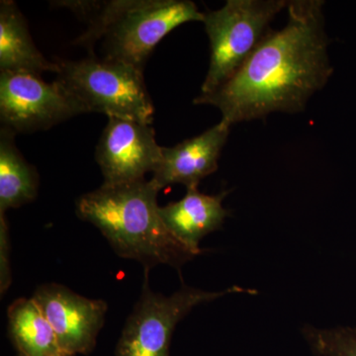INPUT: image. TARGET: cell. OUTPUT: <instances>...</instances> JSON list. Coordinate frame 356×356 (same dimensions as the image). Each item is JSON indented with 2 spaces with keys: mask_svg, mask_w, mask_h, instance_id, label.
Here are the masks:
<instances>
[{
  "mask_svg": "<svg viewBox=\"0 0 356 356\" xmlns=\"http://www.w3.org/2000/svg\"><path fill=\"white\" fill-rule=\"evenodd\" d=\"M16 134L0 131V214L32 202L37 197L39 175L16 147Z\"/></svg>",
  "mask_w": 356,
  "mask_h": 356,
  "instance_id": "obj_13",
  "label": "cell"
},
{
  "mask_svg": "<svg viewBox=\"0 0 356 356\" xmlns=\"http://www.w3.org/2000/svg\"><path fill=\"white\" fill-rule=\"evenodd\" d=\"M161 149L151 125L109 117L96 147L95 159L103 184H130L146 179L161 159Z\"/></svg>",
  "mask_w": 356,
  "mask_h": 356,
  "instance_id": "obj_8",
  "label": "cell"
},
{
  "mask_svg": "<svg viewBox=\"0 0 356 356\" xmlns=\"http://www.w3.org/2000/svg\"><path fill=\"white\" fill-rule=\"evenodd\" d=\"M57 79L79 100L86 111L151 125L154 107L147 92L144 70L89 55L79 60H57Z\"/></svg>",
  "mask_w": 356,
  "mask_h": 356,
  "instance_id": "obj_4",
  "label": "cell"
},
{
  "mask_svg": "<svg viewBox=\"0 0 356 356\" xmlns=\"http://www.w3.org/2000/svg\"><path fill=\"white\" fill-rule=\"evenodd\" d=\"M88 113L62 81L47 83L29 72H0V120L13 132L48 130L76 115Z\"/></svg>",
  "mask_w": 356,
  "mask_h": 356,
  "instance_id": "obj_7",
  "label": "cell"
},
{
  "mask_svg": "<svg viewBox=\"0 0 356 356\" xmlns=\"http://www.w3.org/2000/svg\"><path fill=\"white\" fill-rule=\"evenodd\" d=\"M304 334L309 346L320 356H356V329L339 327L318 330L306 327Z\"/></svg>",
  "mask_w": 356,
  "mask_h": 356,
  "instance_id": "obj_15",
  "label": "cell"
},
{
  "mask_svg": "<svg viewBox=\"0 0 356 356\" xmlns=\"http://www.w3.org/2000/svg\"><path fill=\"white\" fill-rule=\"evenodd\" d=\"M8 225H7L6 214H0V292L6 294L13 282L11 276L10 259H9Z\"/></svg>",
  "mask_w": 356,
  "mask_h": 356,
  "instance_id": "obj_16",
  "label": "cell"
},
{
  "mask_svg": "<svg viewBox=\"0 0 356 356\" xmlns=\"http://www.w3.org/2000/svg\"><path fill=\"white\" fill-rule=\"evenodd\" d=\"M32 298L53 327L63 355L93 350L108 310L103 300L81 296L57 283L41 285Z\"/></svg>",
  "mask_w": 356,
  "mask_h": 356,
  "instance_id": "obj_9",
  "label": "cell"
},
{
  "mask_svg": "<svg viewBox=\"0 0 356 356\" xmlns=\"http://www.w3.org/2000/svg\"><path fill=\"white\" fill-rule=\"evenodd\" d=\"M88 23L76 41L93 55L102 42V57L144 70L147 58L166 35L184 23L203 22L194 2L189 0H112L60 1Z\"/></svg>",
  "mask_w": 356,
  "mask_h": 356,
  "instance_id": "obj_3",
  "label": "cell"
},
{
  "mask_svg": "<svg viewBox=\"0 0 356 356\" xmlns=\"http://www.w3.org/2000/svg\"><path fill=\"white\" fill-rule=\"evenodd\" d=\"M7 316L9 336L20 356L64 355L53 327L34 299L16 300Z\"/></svg>",
  "mask_w": 356,
  "mask_h": 356,
  "instance_id": "obj_14",
  "label": "cell"
},
{
  "mask_svg": "<svg viewBox=\"0 0 356 356\" xmlns=\"http://www.w3.org/2000/svg\"><path fill=\"white\" fill-rule=\"evenodd\" d=\"M287 6L284 0H228L222 8L204 13L210 65L201 95L214 92L235 76Z\"/></svg>",
  "mask_w": 356,
  "mask_h": 356,
  "instance_id": "obj_5",
  "label": "cell"
},
{
  "mask_svg": "<svg viewBox=\"0 0 356 356\" xmlns=\"http://www.w3.org/2000/svg\"><path fill=\"white\" fill-rule=\"evenodd\" d=\"M58 356H65V355H58Z\"/></svg>",
  "mask_w": 356,
  "mask_h": 356,
  "instance_id": "obj_17",
  "label": "cell"
},
{
  "mask_svg": "<svg viewBox=\"0 0 356 356\" xmlns=\"http://www.w3.org/2000/svg\"><path fill=\"white\" fill-rule=\"evenodd\" d=\"M226 194L208 195L198 188L187 189L184 198L159 208V215L172 235L196 257L201 252L200 241L221 228L228 216L222 204Z\"/></svg>",
  "mask_w": 356,
  "mask_h": 356,
  "instance_id": "obj_11",
  "label": "cell"
},
{
  "mask_svg": "<svg viewBox=\"0 0 356 356\" xmlns=\"http://www.w3.org/2000/svg\"><path fill=\"white\" fill-rule=\"evenodd\" d=\"M231 126L225 122L179 143L163 147L161 159L151 180L159 191L179 184L187 189L198 188L201 180L218 170V161L228 140Z\"/></svg>",
  "mask_w": 356,
  "mask_h": 356,
  "instance_id": "obj_10",
  "label": "cell"
},
{
  "mask_svg": "<svg viewBox=\"0 0 356 356\" xmlns=\"http://www.w3.org/2000/svg\"><path fill=\"white\" fill-rule=\"evenodd\" d=\"M324 1L288 2L287 24L270 29L235 76L194 104L217 107L229 126L273 112L298 113L332 76Z\"/></svg>",
  "mask_w": 356,
  "mask_h": 356,
  "instance_id": "obj_1",
  "label": "cell"
},
{
  "mask_svg": "<svg viewBox=\"0 0 356 356\" xmlns=\"http://www.w3.org/2000/svg\"><path fill=\"white\" fill-rule=\"evenodd\" d=\"M159 191L151 179L102 184L77 199L76 215L99 229L119 257L140 262L145 270L159 264L179 268L195 255L163 224Z\"/></svg>",
  "mask_w": 356,
  "mask_h": 356,
  "instance_id": "obj_2",
  "label": "cell"
},
{
  "mask_svg": "<svg viewBox=\"0 0 356 356\" xmlns=\"http://www.w3.org/2000/svg\"><path fill=\"white\" fill-rule=\"evenodd\" d=\"M245 291L234 286L224 291L208 292L184 286L170 296L154 292L146 273L140 299L126 321L116 356H170V348L175 327L192 309L225 295Z\"/></svg>",
  "mask_w": 356,
  "mask_h": 356,
  "instance_id": "obj_6",
  "label": "cell"
},
{
  "mask_svg": "<svg viewBox=\"0 0 356 356\" xmlns=\"http://www.w3.org/2000/svg\"><path fill=\"white\" fill-rule=\"evenodd\" d=\"M0 70L38 76L58 72L57 63L47 60L37 49L24 16L11 0L0 2Z\"/></svg>",
  "mask_w": 356,
  "mask_h": 356,
  "instance_id": "obj_12",
  "label": "cell"
}]
</instances>
